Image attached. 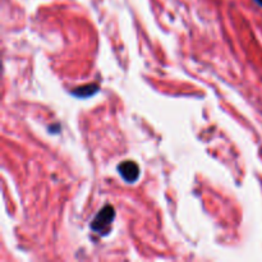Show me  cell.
I'll list each match as a JSON object with an SVG mask.
<instances>
[{
  "mask_svg": "<svg viewBox=\"0 0 262 262\" xmlns=\"http://www.w3.org/2000/svg\"><path fill=\"white\" fill-rule=\"evenodd\" d=\"M253 2H255L256 4L258 5V7H261V8H262V0H253Z\"/></svg>",
  "mask_w": 262,
  "mask_h": 262,
  "instance_id": "obj_4",
  "label": "cell"
},
{
  "mask_svg": "<svg viewBox=\"0 0 262 262\" xmlns=\"http://www.w3.org/2000/svg\"><path fill=\"white\" fill-rule=\"evenodd\" d=\"M100 87L99 84L96 83H89V84H83V86H79L77 89H74L73 91L71 92L73 96L78 97V99H87V97H91L94 95H96L99 92Z\"/></svg>",
  "mask_w": 262,
  "mask_h": 262,
  "instance_id": "obj_3",
  "label": "cell"
},
{
  "mask_svg": "<svg viewBox=\"0 0 262 262\" xmlns=\"http://www.w3.org/2000/svg\"><path fill=\"white\" fill-rule=\"evenodd\" d=\"M118 173L127 183H135L140 178V166L132 160L122 161L118 165Z\"/></svg>",
  "mask_w": 262,
  "mask_h": 262,
  "instance_id": "obj_2",
  "label": "cell"
},
{
  "mask_svg": "<svg viewBox=\"0 0 262 262\" xmlns=\"http://www.w3.org/2000/svg\"><path fill=\"white\" fill-rule=\"evenodd\" d=\"M115 219V209L112 205H105L101 210L96 214V216L92 219L91 228L92 232L99 233V234H107L110 229V225L113 224Z\"/></svg>",
  "mask_w": 262,
  "mask_h": 262,
  "instance_id": "obj_1",
  "label": "cell"
}]
</instances>
